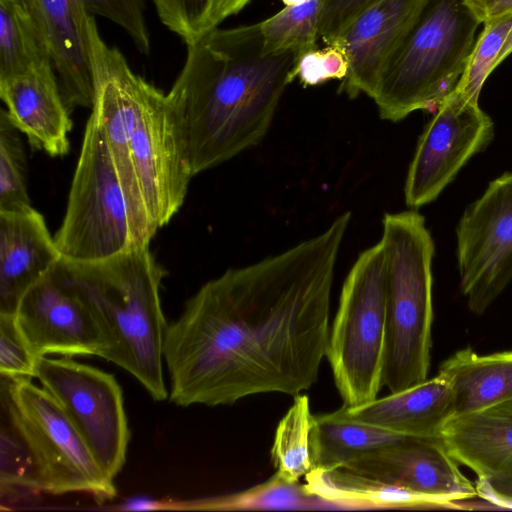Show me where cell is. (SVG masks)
<instances>
[{
	"label": "cell",
	"instance_id": "6da1fadb",
	"mask_svg": "<svg viewBox=\"0 0 512 512\" xmlns=\"http://www.w3.org/2000/svg\"><path fill=\"white\" fill-rule=\"evenodd\" d=\"M351 212L284 252L206 282L167 325L169 400L231 405L255 394L296 396L318 378L330 299Z\"/></svg>",
	"mask_w": 512,
	"mask_h": 512
},
{
	"label": "cell",
	"instance_id": "7a4b0ae2",
	"mask_svg": "<svg viewBox=\"0 0 512 512\" xmlns=\"http://www.w3.org/2000/svg\"><path fill=\"white\" fill-rule=\"evenodd\" d=\"M296 51L263 54L258 23L215 27L187 44L169 94L184 131L193 175L257 146L286 87L295 80Z\"/></svg>",
	"mask_w": 512,
	"mask_h": 512
},
{
	"label": "cell",
	"instance_id": "3957f363",
	"mask_svg": "<svg viewBox=\"0 0 512 512\" xmlns=\"http://www.w3.org/2000/svg\"><path fill=\"white\" fill-rule=\"evenodd\" d=\"M94 116L118 174L139 245L184 203L194 176L181 120L169 93L136 74L89 21Z\"/></svg>",
	"mask_w": 512,
	"mask_h": 512
},
{
	"label": "cell",
	"instance_id": "277c9868",
	"mask_svg": "<svg viewBox=\"0 0 512 512\" xmlns=\"http://www.w3.org/2000/svg\"><path fill=\"white\" fill-rule=\"evenodd\" d=\"M68 279L106 333L107 361L129 372L155 401L166 400L160 288L166 271L149 245L94 262L61 257Z\"/></svg>",
	"mask_w": 512,
	"mask_h": 512
},
{
	"label": "cell",
	"instance_id": "5b68a950",
	"mask_svg": "<svg viewBox=\"0 0 512 512\" xmlns=\"http://www.w3.org/2000/svg\"><path fill=\"white\" fill-rule=\"evenodd\" d=\"M382 227L387 310L383 385L394 393L428 376L435 244L425 217L416 210L385 213Z\"/></svg>",
	"mask_w": 512,
	"mask_h": 512
},
{
	"label": "cell",
	"instance_id": "8992f818",
	"mask_svg": "<svg viewBox=\"0 0 512 512\" xmlns=\"http://www.w3.org/2000/svg\"><path fill=\"white\" fill-rule=\"evenodd\" d=\"M480 24L464 0H427L372 98L379 117L434 112L463 74Z\"/></svg>",
	"mask_w": 512,
	"mask_h": 512
},
{
	"label": "cell",
	"instance_id": "52a82bcc",
	"mask_svg": "<svg viewBox=\"0 0 512 512\" xmlns=\"http://www.w3.org/2000/svg\"><path fill=\"white\" fill-rule=\"evenodd\" d=\"M383 246L363 251L343 283L326 357L346 406L375 400L383 386L386 352Z\"/></svg>",
	"mask_w": 512,
	"mask_h": 512
},
{
	"label": "cell",
	"instance_id": "ba28073f",
	"mask_svg": "<svg viewBox=\"0 0 512 512\" xmlns=\"http://www.w3.org/2000/svg\"><path fill=\"white\" fill-rule=\"evenodd\" d=\"M54 239L61 257L72 262L100 261L142 246L105 137L91 114Z\"/></svg>",
	"mask_w": 512,
	"mask_h": 512
},
{
	"label": "cell",
	"instance_id": "9c48e42d",
	"mask_svg": "<svg viewBox=\"0 0 512 512\" xmlns=\"http://www.w3.org/2000/svg\"><path fill=\"white\" fill-rule=\"evenodd\" d=\"M0 377L1 403L34 458L42 492H81L99 502L113 499V479L100 468L58 401L32 378Z\"/></svg>",
	"mask_w": 512,
	"mask_h": 512
},
{
	"label": "cell",
	"instance_id": "30bf717a",
	"mask_svg": "<svg viewBox=\"0 0 512 512\" xmlns=\"http://www.w3.org/2000/svg\"><path fill=\"white\" fill-rule=\"evenodd\" d=\"M35 378L61 405L103 472L114 480L130 430L122 388L113 374L72 357L37 358Z\"/></svg>",
	"mask_w": 512,
	"mask_h": 512
},
{
	"label": "cell",
	"instance_id": "8fae6325",
	"mask_svg": "<svg viewBox=\"0 0 512 512\" xmlns=\"http://www.w3.org/2000/svg\"><path fill=\"white\" fill-rule=\"evenodd\" d=\"M460 290L484 313L512 280V172L492 180L456 226Z\"/></svg>",
	"mask_w": 512,
	"mask_h": 512
},
{
	"label": "cell",
	"instance_id": "7c38bea8",
	"mask_svg": "<svg viewBox=\"0 0 512 512\" xmlns=\"http://www.w3.org/2000/svg\"><path fill=\"white\" fill-rule=\"evenodd\" d=\"M494 123L479 106L455 89L425 125L409 165L405 203L418 209L438 198L470 158L494 138Z\"/></svg>",
	"mask_w": 512,
	"mask_h": 512
},
{
	"label": "cell",
	"instance_id": "4fadbf2b",
	"mask_svg": "<svg viewBox=\"0 0 512 512\" xmlns=\"http://www.w3.org/2000/svg\"><path fill=\"white\" fill-rule=\"evenodd\" d=\"M16 325L36 357L106 358L109 339L97 318L70 283L62 259L21 297Z\"/></svg>",
	"mask_w": 512,
	"mask_h": 512
},
{
	"label": "cell",
	"instance_id": "5bb4252c",
	"mask_svg": "<svg viewBox=\"0 0 512 512\" xmlns=\"http://www.w3.org/2000/svg\"><path fill=\"white\" fill-rule=\"evenodd\" d=\"M440 438L408 437L359 457L342 467L431 498L446 509L476 498V486L459 469Z\"/></svg>",
	"mask_w": 512,
	"mask_h": 512
},
{
	"label": "cell",
	"instance_id": "9a60e30c",
	"mask_svg": "<svg viewBox=\"0 0 512 512\" xmlns=\"http://www.w3.org/2000/svg\"><path fill=\"white\" fill-rule=\"evenodd\" d=\"M427 0H381L355 17L333 41L348 58L347 76L339 92L350 98H373L391 59ZM332 42V43H333Z\"/></svg>",
	"mask_w": 512,
	"mask_h": 512
},
{
	"label": "cell",
	"instance_id": "2e32d148",
	"mask_svg": "<svg viewBox=\"0 0 512 512\" xmlns=\"http://www.w3.org/2000/svg\"><path fill=\"white\" fill-rule=\"evenodd\" d=\"M20 1L46 37L68 110L92 108L94 85L89 44L92 14L80 0Z\"/></svg>",
	"mask_w": 512,
	"mask_h": 512
},
{
	"label": "cell",
	"instance_id": "e0dca14e",
	"mask_svg": "<svg viewBox=\"0 0 512 512\" xmlns=\"http://www.w3.org/2000/svg\"><path fill=\"white\" fill-rule=\"evenodd\" d=\"M0 97L9 120L31 147L51 157L69 152L73 122L52 64L0 80Z\"/></svg>",
	"mask_w": 512,
	"mask_h": 512
},
{
	"label": "cell",
	"instance_id": "ac0fdd59",
	"mask_svg": "<svg viewBox=\"0 0 512 512\" xmlns=\"http://www.w3.org/2000/svg\"><path fill=\"white\" fill-rule=\"evenodd\" d=\"M61 258L32 204L0 210V313L14 314L24 293Z\"/></svg>",
	"mask_w": 512,
	"mask_h": 512
},
{
	"label": "cell",
	"instance_id": "d6986e66",
	"mask_svg": "<svg viewBox=\"0 0 512 512\" xmlns=\"http://www.w3.org/2000/svg\"><path fill=\"white\" fill-rule=\"evenodd\" d=\"M440 440L458 464L497 491L512 490V402L451 417Z\"/></svg>",
	"mask_w": 512,
	"mask_h": 512
},
{
	"label": "cell",
	"instance_id": "ffe728a7",
	"mask_svg": "<svg viewBox=\"0 0 512 512\" xmlns=\"http://www.w3.org/2000/svg\"><path fill=\"white\" fill-rule=\"evenodd\" d=\"M330 414L396 434L439 438L454 415L453 393L439 373L399 392L357 406H343Z\"/></svg>",
	"mask_w": 512,
	"mask_h": 512
},
{
	"label": "cell",
	"instance_id": "44dd1931",
	"mask_svg": "<svg viewBox=\"0 0 512 512\" xmlns=\"http://www.w3.org/2000/svg\"><path fill=\"white\" fill-rule=\"evenodd\" d=\"M438 373L451 386L453 416L512 402V351L479 355L467 347L443 361Z\"/></svg>",
	"mask_w": 512,
	"mask_h": 512
},
{
	"label": "cell",
	"instance_id": "7402d4cb",
	"mask_svg": "<svg viewBox=\"0 0 512 512\" xmlns=\"http://www.w3.org/2000/svg\"><path fill=\"white\" fill-rule=\"evenodd\" d=\"M305 480L311 493L334 503L339 510L446 509L431 498L343 467L313 469Z\"/></svg>",
	"mask_w": 512,
	"mask_h": 512
},
{
	"label": "cell",
	"instance_id": "603a6c76",
	"mask_svg": "<svg viewBox=\"0 0 512 512\" xmlns=\"http://www.w3.org/2000/svg\"><path fill=\"white\" fill-rule=\"evenodd\" d=\"M410 436L396 434L367 424L316 415L312 431L313 469L342 467L368 452L402 442Z\"/></svg>",
	"mask_w": 512,
	"mask_h": 512
},
{
	"label": "cell",
	"instance_id": "cb8c5ba5",
	"mask_svg": "<svg viewBox=\"0 0 512 512\" xmlns=\"http://www.w3.org/2000/svg\"><path fill=\"white\" fill-rule=\"evenodd\" d=\"M52 64L41 28L20 0H0V80Z\"/></svg>",
	"mask_w": 512,
	"mask_h": 512
},
{
	"label": "cell",
	"instance_id": "d4e9b609",
	"mask_svg": "<svg viewBox=\"0 0 512 512\" xmlns=\"http://www.w3.org/2000/svg\"><path fill=\"white\" fill-rule=\"evenodd\" d=\"M316 415L310 410L305 394L294 396V402L280 420L271 449L276 473L288 481H299L313 468L312 431Z\"/></svg>",
	"mask_w": 512,
	"mask_h": 512
},
{
	"label": "cell",
	"instance_id": "484cf974",
	"mask_svg": "<svg viewBox=\"0 0 512 512\" xmlns=\"http://www.w3.org/2000/svg\"><path fill=\"white\" fill-rule=\"evenodd\" d=\"M197 505L208 510H338L334 503L311 493L306 484L277 473L247 490L201 500Z\"/></svg>",
	"mask_w": 512,
	"mask_h": 512
},
{
	"label": "cell",
	"instance_id": "4316f807",
	"mask_svg": "<svg viewBox=\"0 0 512 512\" xmlns=\"http://www.w3.org/2000/svg\"><path fill=\"white\" fill-rule=\"evenodd\" d=\"M322 7V0H307L298 5L285 6L259 22L263 54L296 51L302 55L318 47Z\"/></svg>",
	"mask_w": 512,
	"mask_h": 512
},
{
	"label": "cell",
	"instance_id": "83f0119b",
	"mask_svg": "<svg viewBox=\"0 0 512 512\" xmlns=\"http://www.w3.org/2000/svg\"><path fill=\"white\" fill-rule=\"evenodd\" d=\"M1 495L41 492L34 458L7 407L1 403ZM7 497V498H8Z\"/></svg>",
	"mask_w": 512,
	"mask_h": 512
},
{
	"label": "cell",
	"instance_id": "f1b7e54d",
	"mask_svg": "<svg viewBox=\"0 0 512 512\" xmlns=\"http://www.w3.org/2000/svg\"><path fill=\"white\" fill-rule=\"evenodd\" d=\"M512 27V12L484 23L455 90L467 100L479 102L482 87L495 69L496 59Z\"/></svg>",
	"mask_w": 512,
	"mask_h": 512
},
{
	"label": "cell",
	"instance_id": "f546056e",
	"mask_svg": "<svg viewBox=\"0 0 512 512\" xmlns=\"http://www.w3.org/2000/svg\"><path fill=\"white\" fill-rule=\"evenodd\" d=\"M31 205L27 162L20 132L0 110V210Z\"/></svg>",
	"mask_w": 512,
	"mask_h": 512
},
{
	"label": "cell",
	"instance_id": "4dcf8cb0",
	"mask_svg": "<svg viewBox=\"0 0 512 512\" xmlns=\"http://www.w3.org/2000/svg\"><path fill=\"white\" fill-rule=\"evenodd\" d=\"M90 14L107 18L120 26L143 54L150 51L146 0H80Z\"/></svg>",
	"mask_w": 512,
	"mask_h": 512
},
{
	"label": "cell",
	"instance_id": "1f68e13d",
	"mask_svg": "<svg viewBox=\"0 0 512 512\" xmlns=\"http://www.w3.org/2000/svg\"><path fill=\"white\" fill-rule=\"evenodd\" d=\"M348 69L345 50L340 44L333 42L303 53L294 69V76L304 86H315L329 80H343Z\"/></svg>",
	"mask_w": 512,
	"mask_h": 512
},
{
	"label": "cell",
	"instance_id": "d6a6232c",
	"mask_svg": "<svg viewBox=\"0 0 512 512\" xmlns=\"http://www.w3.org/2000/svg\"><path fill=\"white\" fill-rule=\"evenodd\" d=\"M37 358L21 335L14 314L0 313V376L35 378Z\"/></svg>",
	"mask_w": 512,
	"mask_h": 512
},
{
	"label": "cell",
	"instance_id": "836d02e7",
	"mask_svg": "<svg viewBox=\"0 0 512 512\" xmlns=\"http://www.w3.org/2000/svg\"><path fill=\"white\" fill-rule=\"evenodd\" d=\"M161 22L186 43L203 34L209 0H153Z\"/></svg>",
	"mask_w": 512,
	"mask_h": 512
},
{
	"label": "cell",
	"instance_id": "e575fe53",
	"mask_svg": "<svg viewBox=\"0 0 512 512\" xmlns=\"http://www.w3.org/2000/svg\"><path fill=\"white\" fill-rule=\"evenodd\" d=\"M319 36L332 43L362 11L381 0H322Z\"/></svg>",
	"mask_w": 512,
	"mask_h": 512
},
{
	"label": "cell",
	"instance_id": "d590c367",
	"mask_svg": "<svg viewBox=\"0 0 512 512\" xmlns=\"http://www.w3.org/2000/svg\"><path fill=\"white\" fill-rule=\"evenodd\" d=\"M250 0H209L203 23V33L218 27L228 17L241 11Z\"/></svg>",
	"mask_w": 512,
	"mask_h": 512
},
{
	"label": "cell",
	"instance_id": "8d00e7d4",
	"mask_svg": "<svg viewBox=\"0 0 512 512\" xmlns=\"http://www.w3.org/2000/svg\"><path fill=\"white\" fill-rule=\"evenodd\" d=\"M480 23L512 12V0H464Z\"/></svg>",
	"mask_w": 512,
	"mask_h": 512
},
{
	"label": "cell",
	"instance_id": "74e56055",
	"mask_svg": "<svg viewBox=\"0 0 512 512\" xmlns=\"http://www.w3.org/2000/svg\"><path fill=\"white\" fill-rule=\"evenodd\" d=\"M512 53V27L505 39L501 51L496 59L495 68Z\"/></svg>",
	"mask_w": 512,
	"mask_h": 512
},
{
	"label": "cell",
	"instance_id": "f35d334b",
	"mask_svg": "<svg viewBox=\"0 0 512 512\" xmlns=\"http://www.w3.org/2000/svg\"><path fill=\"white\" fill-rule=\"evenodd\" d=\"M285 6H292V5H298L301 3H304L307 0H281Z\"/></svg>",
	"mask_w": 512,
	"mask_h": 512
}]
</instances>
